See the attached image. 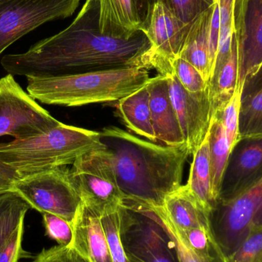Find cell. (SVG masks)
I'll list each match as a JSON object with an SVG mask.
<instances>
[{"label":"cell","instance_id":"1","mask_svg":"<svg viewBox=\"0 0 262 262\" xmlns=\"http://www.w3.org/2000/svg\"><path fill=\"white\" fill-rule=\"evenodd\" d=\"M150 43L143 31L130 39L103 35L99 0H86L72 24L26 52L6 55L1 64L12 75L59 76L127 68L150 69Z\"/></svg>","mask_w":262,"mask_h":262},{"label":"cell","instance_id":"2","mask_svg":"<svg viewBox=\"0 0 262 262\" xmlns=\"http://www.w3.org/2000/svg\"><path fill=\"white\" fill-rule=\"evenodd\" d=\"M100 134L112 155L125 204L159 209L182 186L183 168L191 155L186 144L169 146L146 141L113 126Z\"/></svg>","mask_w":262,"mask_h":262},{"label":"cell","instance_id":"3","mask_svg":"<svg viewBox=\"0 0 262 262\" xmlns=\"http://www.w3.org/2000/svg\"><path fill=\"white\" fill-rule=\"evenodd\" d=\"M148 69L127 68L27 78V92L43 104L78 107L118 101L149 82Z\"/></svg>","mask_w":262,"mask_h":262},{"label":"cell","instance_id":"4","mask_svg":"<svg viewBox=\"0 0 262 262\" xmlns=\"http://www.w3.org/2000/svg\"><path fill=\"white\" fill-rule=\"evenodd\" d=\"M104 146L100 132L61 123L44 134L0 143V161L21 177L72 165L81 156Z\"/></svg>","mask_w":262,"mask_h":262},{"label":"cell","instance_id":"5","mask_svg":"<svg viewBox=\"0 0 262 262\" xmlns=\"http://www.w3.org/2000/svg\"><path fill=\"white\" fill-rule=\"evenodd\" d=\"M119 216L121 244L131 262H178L173 242L154 210L123 203Z\"/></svg>","mask_w":262,"mask_h":262},{"label":"cell","instance_id":"6","mask_svg":"<svg viewBox=\"0 0 262 262\" xmlns=\"http://www.w3.org/2000/svg\"><path fill=\"white\" fill-rule=\"evenodd\" d=\"M13 191L19 194L32 209L61 217L73 225L82 206L78 189L67 166L39 171L20 177Z\"/></svg>","mask_w":262,"mask_h":262},{"label":"cell","instance_id":"7","mask_svg":"<svg viewBox=\"0 0 262 262\" xmlns=\"http://www.w3.org/2000/svg\"><path fill=\"white\" fill-rule=\"evenodd\" d=\"M208 220L214 242L227 258L251 231L262 227V179L237 196L217 201Z\"/></svg>","mask_w":262,"mask_h":262},{"label":"cell","instance_id":"8","mask_svg":"<svg viewBox=\"0 0 262 262\" xmlns=\"http://www.w3.org/2000/svg\"><path fill=\"white\" fill-rule=\"evenodd\" d=\"M83 204L101 217L124 203L110 152L104 147L78 157L71 169Z\"/></svg>","mask_w":262,"mask_h":262},{"label":"cell","instance_id":"9","mask_svg":"<svg viewBox=\"0 0 262 262\" xmlns=\"http://www.w3.org/2000/svg\"><path fill=\"white\" fill-rule=\"evenodd\" d=\"M61 124L23 91L13 75L0 78V137L29 138Z\"/></svg>","mask_w":262,"mask_h":262},{"label":"cell","instance_id":"10","mask_svg":"<svg viewBox=\"0 0 262 262\" xmlns=\"http://www.w3.org/2000/svg\"><path fill=\"white\" fill-rule=\"evenodd\" d=\"M81 0H5L0 4V55L48 21L73 15Z\"/></svg>","mask_w":262,"mask_h":262},{"label":"cell","instance_id":"11","mask_svg":"<svg viewBox=\"0 0 262 262\" xmlns=\"http://www.w3.org/2000/svg\"><path fill=\"white\" fill-rule=\"evenodd\" d=\"M233 35L238 46V84L262 75V0H235Z\"/></svg>","mask_w":262,"mask_h":262},{"label":"cell","instance_id":"12","mask_svg":"<svg viewBox=\"0 0 262 262\" xmlns=\"http://www.w3.org/2000/svg\"><path fill=\"white\" fill-rule=\"evenodd\" d=\"M190 26L179 19L161 2L155 5L149 25L143 31L150 43V69L164 76L173 74L174 61L180 56Z\"/></svg>","mask_w":262,"mask_h":262},{"label":"cell","instance_id":"13","mask_svg":"<svg viewBox=\"0 0 262 262\" xmlns=\"http://www.w3.org/2000/svg\"><path fill=\"white\" fill-rule=\"evenodd\" d=\"M262 179V134L240 137L229 154L219 200L239 195Z\"/></svg>","mask_w":262,"mask_h":262},{"label":"cell","instance_id":"14","mask_svg":"<svg viewBox=\"0 0 262 262\" xmlns=\"http://www.w3.org/2000/svg\"><path fill=\"white\" fill-rule=\"evenodd\" d=\"M167 77L169 95L185 143L192 155L210 127L212 116L209 91L202 94L189 93L183 89L173 74Z\"/></svg>","mask_w":262,"mask_h":262},{"label":"cell","instance_id":"15","mask_svg":"<svg viewBox=\"0 0 262 262\" xmlns=\"http://www.w3.org/2000/svg\"><path fill=\"white\" fill-rule=\"evenodd\" d=\"M151 119L157 143L169 146L186 144L169 95L168 77L158 75L147 83Z\"/></svg>","mask_w":262,"mask_h":262},{"label":"cell","instance_id":"16","mask_svg":"<svg viewBox=\"0 0 262 262\" xmlns=\"http://www.w3.org/2000/svg\"><path fill=\"white\" fill-rule=\"evenodd\" d=\"M72 227V246L92 262H113L101 217L82 203Z\"/></svg>","mask_w":262,"mask_h":262},{"label":"cell","instance_id":"17","mask_svg":"<svg viewBox=\"0 0 262 262\" xmlns=\"http://www.w3.org/2000/svg\"><path fill=\"white\" fill-rule=\"evenodd\" d=\"M99 28L103 35L130 39L143 24L133 0H99Z\"/></svg>","mask_w":262,"mask_h":262},{"label":"cell","instance_id":"18","mask_svg":"<svg viewBox=\"0 0 262 262\" xmlns=\"http://www.w3.org/2000/svg\"><path fill=\"white\" fill-rule=\"evenodd\" d=\"M162 210L179 230L209 229V212L200 204L186 185L180 186L166 197Z\"/></svg>","mask_w":262,"mask_h":262},{"label":"cell","instance_id":"19","mask_svg":"<svg viewBox=\"0 0 262 262\" xmlns=\"http://www.w3.org/2000/svg\"><path fill=\"white\" fill-rule=\"evenodd\" d=\"M212 9L213 5L192 21L180 56L194 66L207 83L212 76L209 28Z\"/></svg>","mask_w":262,"mask_h":262},{"label":"cell","instance_id":"20","mask_svg":"<svg viewBox=\"0 0 262 262\" xmlns=\"http://www.w3.org/2000/svg\"><path fill=\"white\" fill-rule=\"evenodd\" d=\"M192 157L189 180L186 185L209 214L217 203L212 192L209 129Z\"/></svg>","mask_w":262,"mask_h":262},{"label":"cell","instance_id":"21","mask_svg":"<svg viewBox=\"0 0 262 262\" xmlns=\"http://www.w3.org/2000/svg\"><path fill=\"white\" fill-rule=\"evenodd\" d=\"M118 109L130 130L149 141L157 143L152 127L147 84L130 95L119 100Z\"/></svg>","mask_w":262,"mask_h":262},{"label":"cell","instance_id":"22","mask_svg":"<svg viewBox=\"0 0 262 262\" xmlns=\"http://www.w3.org/2000/svg\"><path fill=\"white\" fill-rule=\"evenodd\" d=\"M238 84V46L232 35L231 50L227 59L209 83L212 116L221 112L230 101Z\"/></svg>","mask_w":262,"mask_h":262},{"label":"cell","instance_id":"23","mask_svg":"<svg viewBox=\"0 0 262 262\" xmlns=\"http://www.w3.org/2000/svg\"><path fill=\"white\" fill-rule=\"evenodd\" d=\"M262 134V75L243 87L240 110L239 138Z\"/></svg>","mask_w":262,"mask_h":262},{"label":"cell","instance_id":"24","mask_svg":"<svg viewBox=\"0 0 262 262\" xmlns=\"http://www.w3.org/2000/svg\"><path fill=\"white\" fill-rule=\"evenodd\" d=\"M209 150L212 171V192L218 201L223 173L227 165L231 147L221 118L214 114L209 127Z\"/></svg>","mask_w":262,"mask_h":262},{"label":"cell","instance_id":"25","mask_svg":"<svg viewBox=\"0 0 262 262\" xmlns=\"http://www.w3.org/2000/svg\"><path fill=\"white\" fill-rule=\"evenodd\" d=\"M30 209V205L15 191L0 193V248L24 222Z\"/></svg>","mask_w":262,"mask_h":262},{"label":"cell","instance_id":"26","mask_svg":"<svg viewBox=\"0 0 262 262\" xmlns=\"http://www.w3.org/2000/svg\"><path fill=\"white\" fill-rule=\"evenodd\" d=\"M220 13V32L214 72H218L229 56L233 35V9L235 0H216Z\"/></svg>","mask_w":262,"mask_h":262},{"label":"cell","instance_id":"27","mask_svg":"<svg viewBox=\"0 0 262 262\" xmlns=\"http://www.w3.org/2000/svg\"><path fill=\"white\" fill-rule=\"evenodd\" d=\"M243 87L238 84L236 91L223 111L216 112L221 118L231 149L239 139L240 110Z\"/></svg>","mask_w":262,"mask_h":262},{"label":"cell","instance_id":"28","mask_svg":"<svg viewBox=\"0 0 262 262\" xmlns=\"http://www.w3.org/2000/svg\"><path fill=\"white\" fill-rule=\"evenodd\" d=\"M173 75L177 77L185 90L189 93L202 94L209 91V83L201 74L186 60L179 57L174 61Z\"/></svg>","mask_w":262,"mask_h":262},{"label":"cell","instance_id":"29","mask_svg":"<svg viewBox=\"0 0 262 262\" xmlns=\"http://www.w3.org/2000/svg\"><path fill=\"white\" fill-rule=\"evenodd\" d=\"M226 262H262V227L251 231Z\"/></svg>","mask_w":262,"mask_h":262},{"label":"cell","instance_id":"30","mask_svg":"<svg viewBox=\"0 0 262 262\" xmlns=\"http://www.w3.org/2000/svg\"><path fill=\"white\" fill-rule=\"evenodd\" d=\"M120 208V207H119ZM113 262H131L124 252L120 238L119 209L101 217Z\"/></svg>","mask_w":262,"mask_h":262},{"label":"cell","instance_id":"31","mask_svg":"<svg viewBox=\"0 0 262 262\" xmlns=\"http://www.w3.org/2000/svg\"><path fill=\"white\" fill-rule=\"evenodd\" d=\"M179 19L191 23L215 3V0H160Z\"/></svg>","mask_w":262,"mask_h":262},{"label":"cell","instance_id":"32","mask_svg":"<svg viewBox=\"0 0 262 262\" xmlns=\"http://www.w3.org/2000/svg\"><path fill=\"white\" fill-rule=\"evenodd\" d=\"M46 235L55 240L59 246H72L74 238L72 225L61 217L50 213H42Z\"/></svg>","mask_w":262,"mask_h":262},{"label":"cell","instance_id":"33","mask_svg":"<svg viewBox=\"0 0 262 262\" xmlns=\"http://www.w3.org/2000/svg\"><path fill=\"white\" fill-rule=\"evenodd\" d=\"M32 262H92L73 246H55L44 249Z\"/></svg>","mask_w":262,"mask_h":262},{"label":"cell","instance_id":"34","mask_svg":"<svg viewBox=\"0 0 262 262\" xmlns=\"http://www.w3.org/2000/svg\"><path fill=\"white\" fill-rule=\"evenodd\" d=\"M24 222L18 226L7 241L0 248V262H21V258H31V254L23 250Z\"/></svg>","mask_w":262,"mask_h":262},{"label":"cell","instance_id":"35","mask_svg":"<svg viewBox=\"0 0 262 262\" xmlns=\"http://www.w3.org/2000/svg\"><path fill=\"white\" fill-rule=\"evenodd\" d=\"M158 215L159 219L161 221L162 224L170 235L171 238L175 246L176 254H177V261L178 262H226V258L222 252L215 254L211 257H202L189 250L180 241V238L176 235L170 226L167 224L166 221L160 215L156 212Z\"/></svg>","mask_w":262,"mask_h":262},{"label":"cell","instance_id":"36","mask_svg":"<svg viewBox=\"0 0 262 262\" xmlns=\"http://www.w3.org/2000/svg\"><path fill=\"white\" fill-rule=\"evenodd\" d=\"M138 14L139 18L143 24V31L147 27L154 11V6L160 0H133Z\"/></svg>","mask_w":262,"mask_h":262},{"label":"cell","instance_id":"37","mask_svg":"<svg viewBox=\"0 0 262 262\" xmlns=\"http://www.w3.org/2000/svg\"><path fill=\"white\" fill-rule=\"evenodd\" d=\"M18 178L15 170L0 161V193L13 191L14 183Z\"/></svg>","mask_w":262,"mask_h":262},{"label":"cell","instance_id":"38","mask_svg":"<svg viewBox=\"0 0 262 262\" xmlns=\"http://www.w3.org/2000/svg\"><path fill=\"white\" fill-rule=\"evenodd\" d=\"M4 1L5 0H0V4H2V3H3Z\"/></svg>","mask_w":262,"mask_h":262},{"label":"cell","instance_id":"39","mask_svg":"<svg viewBox=\"0 0 262 262\" xmlns=\"http://www.w3.org/2000/svg\"><path fill=\"white\" fill-rule=\"evenodd\" d=\"M215 2H216V0H215Z\"/></svg>","mask_w":262,"mask_h":262}]
</instances>
